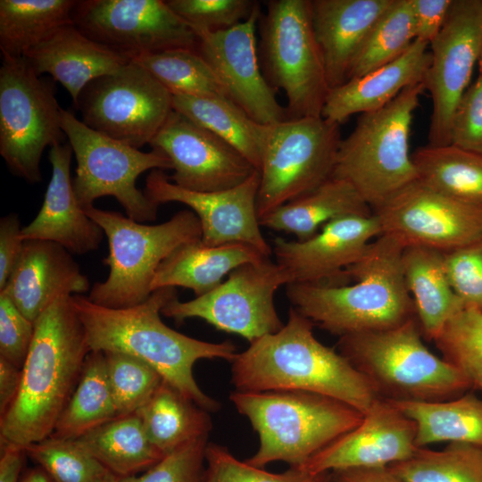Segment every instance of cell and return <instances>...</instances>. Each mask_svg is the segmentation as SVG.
I'll return each instance as SVG.
<instances>
[{"label": "cell", "mask_w": 482, "mask_h": 482, "mask_svg": "<svg viewBox=\"0 0 482 482\" xmlns=\"http://www.w3.org/2000/svg\"><path fill=\"white\" fill-rule=\"evenodd\" d=\"M72 21L91 39L130 59L198 46L190 26L162 0H80Z\"/></svg>", "instance_id": "obj_15"}, {"label": "cell", "mask_w": 482, "mask_h": 482, "mask_svg": "<svg viewBox=\"0 0 482 482\" xmlns=\"http://www.w3.org/2000/svg\"><path fill=\"white\" fill-rule=\"evenodd\" d=\"M71 297L35 322L18 394L0 417V444L25 448L49 437L79 380L90 350Z\"/></svg>", "instance_id": "obj_3"}, {"label": "cell", "mask_w": 482, "mask_h": 482, "mask_svg": "<svg viewBox=\"0 0 482 482\" xmlns=\"http://www.w3.org/2000/svg\"><path fill=\"white\" fill-rule=\"evenodd\" d=\"M23 57L37 74H49L61 83L73 104L88 83L116 72L131 61L91 39L73 22L59 28Z\"/></svg>", "instance_id": "obj_26"}, {"label": "cell", "mask_w": 482, "mask_h": 482, "mask_svg": "<svg viewBox=\"0 0 482 482\" xmlns=\"http://www.w3.org/2000/svg\"><path fill=\"white\" fill-rule=\"evenodd\" d=\"M74 0H1L2 55L23 57L59 28L71 23Z\"/></svg>", "instance_id": "obj_35"}, {"label": "cell", "mask_w": 482, "mask_h": 482, "mask_svg": "<svg viewBox=\"0 0 482 482\" xmlns=\"http://www.w3.org/2000/svg\"><path fill=\"white\" fill-rule=\"evenodd\" d=\"M21 380V370L0 357V417L14 401Z\"/></svg>", "instance_id": "obj_52"}, {"label": "cell", "mask_w": 482, "mask_h": 482, "mask_svg": "<svg viewBox=\"0 0 482 482\" xmlns=\"http://www.w3.org/2000/svg\"><path fill=\"white\" fill-rule=\"evenodd\" d=\"M262 73L287 96V119L321 116L329 91L311 0H270L259 19Z\"/></svg>", "instance_id": "obj_9"}, {"label": "cell", "mask_w": 482, "mask_h": 482, "mask_svg": "<svg viewBox=\"0 0 482 482\" xmlns=\"http://www.w3.org/2000/svg\"><path fill=\"white\" fill-rule=\"evenodd\" d=\"M390 402L414 421L418 447L440 442L482 447V398L474 394L445 401Z\"/></svg>", "instance_id": "obj_32"}, {"label": "cell", "mask_w": 482, "mask_h": 482, "mask_svg": "<svg viewBox=\"0 0 482 482\" xmlns=\"http://www.w3.org/2000/svg\"><path fill=\"white\" fill-rule=\"evenodd\" d=\"M434 341L443 358L464 374L471 388L482 391V311L464 307Z\"/></svg>", "instance_id": "obj_41"}, {"label": "cell", "mask_w": 482, "mask_h": 482, "mask_svg": "<svg viewBox=\"0 0 482 482\" xmlns=\"http://www.w3.org/2000/svg\"><path fill=\"white\" fill-rule=\"evenodd\" d=\"M104 353L117 416L135 413L153 396L162 383V377L137 357L115 352Z\"/></svg>", "instance_id": "obj_43"}, {"label": "cell", "mask_w": 482, "mask_h": 482, "mask_svg": "<svg viewBox=\"0 0 482 482\" xmlns=\"http://www.w3.org/2000/svg\"><path fill=\"white\" fill-rule=\"evenodd\" d=\"M417 448L414 421L390 401L378 397L357 427L328 445L299 469L319 475L387 467L407 460Z\"/></svg>", "instance_id": "obj_22"}, {"label": "cell", "mask_w": 482, "mask_h": 482, "mask_svg": "<svg viewBox=\"0 0 482 482\" xmlns=\"http://www.w3.org/2000/svg\"><path fill=\"white\" fill-rule=\"evenodd\" d=\"M450 144L482 155V76L479 74L456 108Z\"/></svg>", "instance_id": "obj_49"}, {"label": "cell", "mask_w": 482, "mask_h": 482, "mask_svg": "<svg viewBox=\"0 0 482 482\" xmlns=\"http://www.w3.org/2000/svg\"><path fill=\"white\" fill-rule=\"evenodd\" d=\"M403 248L395 238L381 234L346 269L354 283H289L287 296L313 324L340 337L399 326L416 317L403 274Z\"/></svg>", "instance_id": "obj_4"}, {"label": "cell", "mask_w": 482, "mask_h": 482, "mask_svg": "<svg viewBox=\"0 0 482 482\" xmlns=\"http://www.w3.org/2000/svg\"><path fill=\"white\" fill-rule=\"evenodd\" d=\"M75 440L119 478L147 470L165 456L151 442L136 413L118 417Z\"/></svg>", "instance_id": "obj_33"}, {"label": "cell", "mask_w": 482, "mask_h": 482, "mask_svg": "<svg viewBox=\"0 0 482 482\" xmlns=\"http://www.w3.org/2000/svg\"><path fill=\"white\" fill-rule=\"evenodd\" d=\"M292 283L288 273L270 258L232 270L213 290L187 302L170 301L161 313L182 323L202 319L216 329L240 336L249 343L278 332L281 321L274 303L277 290Z\"/></svg>", "instance_id": "obj_13"}, {"label": "cell", "mask_w": 482, "mask_h": 482, "mask_svg": "<svg viewBox=\"0 0 482 482\" xmlns=\"http://www.w3.org/2000/svg\"><path fill=\"white\" fill-rule=\"evenodd\" d=\"M135 413L151 442L164 455L208 437L212 428L209 411L164 380Z\"/></svg>", "instance_id": "obj_31"}, {"label": "cell", "mask_w": 482, "mask_h": 482, "mask_svg": "<svg viewBox=\"0 0 482 482\" xmlns=\"http://www.w3.org/2000/svg\"><path fill=\"white\" fill-rule=\"evenodd\" d=\"M257 3L244 21L222 30L193 29L197 50L213 70L228 98L254 121L269 125L287 119L261 67L255 30L261 16Z\"/></svg>", "instance_id": "obj_18"}, {"label": "cell", "mask_w": 482, "mask_h": 482, "mask_svg": "<svg viewBox=\"0 0 482 482\" xmlns=\"http://www.w3.org/2000/svg\"><path fill=\"white\" fill-rule=\"evenodd\" d=\"M72 154L69 143L50 148L51 179L37 215L21 229V237L54 242L81 255L98 249L104 233L77 201L71 177Z\"/></svg>", "instance_id": "obj_24"}, {"label": "cell", "mask_w": 482, "mask_h": 482, "mask_svg": "<svg viewBox=\"0 0 482 482\" xmlns=\"http://www.w3.org/2000/svg\"><path fill=\"white\" fill-rule=\"evenodd\" d=\"M21 229L19 216L14 212L0 220V290L5 287L21 254L24 245Z\"/></svg>", "instance_id": "obj_51"}, {"label": "cell", "mask_w": 482, "mask_h": 482, "mask_svg": "<svg viewBox=\"0 0 482 482\" xmlns=\"http://www.w3.org/2000/svg\"><path fill=\"white\" fill-rule=\"evenodd\" d=\"M61 125L77 162L72 185L79 204L85 210L96 199L111 195L133 220H154L159 205L136 187V181L148 170H172L170 160L156 150L142 152L99 133L63 108Z\"/></svg>", "instance_id": "obj_12"}, {"label": "cell", "mask_w": 482, "mask_h": 482, "mask_svg": "<svg viewBox=\"0 0 482 482\" xmlns=\"http://www.w3.org/2000/svg\"><path fill=\"white\" fill-rule=\"evenodd\" d=\"M118 418L103 352H90L79 380L50 436L75 440Z\"/></svg>", "instance_id": "obj_36"}, {"label": "cell", "mask_w": 482, "mask_h": 482, "mask_svg": "<svg viewBox=\"0 0 482 482\" xmlns=\"http://www.w3.org/2000/svg\"><path fill=\"white\" fill-rule=\"evenodd\" d=\"M331 473L313 475L299 468L271 473L237 460L226 448L208 443L204 482H330Z\"/></svg>", "instance_id": "obj_44"}, {"label": "cell", "mask_w": 482, "mask_h": 482, "mask_svg": "<svg viewBox=\"0 0 482 482\" xmlns=\"http://www.w3.org/2000/svg\"><path fill=\"white\" fill-rule=\"evenodd\" d=\"M415 39L411 0H394L364 40L353 62L348 79L393 62Z\"/></svg>", "instance_id": "obj_40"}, {"label": "cell", "mask_w": 482, "mask_h": 482, "mask_svg": "<svg viewBox=\"0 0 482 482\" xmlns=\"http://www.w3.org/2000/svg\"><path fill=\"white\" fill-rule=\"evenodd\" d=\"M229 400L258 434V450L245 461L259 468L276 461L301 468L363 418L343 402L303 391L235 390Z\"/></svg>", "instance_id": "obj_5"}, {"label": "cell", "mask_w": 482, "mask_h": 482, "mask_svg": "<svg viewBox=\"0 0 482 482\" xmlns=\"http://www.w3.org/2000/svg\"><path fill=\"white\" fill-rule=\"evenodd\" d=\"M429 51L423 81L432 100L428 144L446 145L453 117L482 54V0H453Z\"/></svg>", "instance_id": "obj_16"}, {"label": "cell", "mask_w": 482, "mask_h": 482, "mask_svg": "<svg viewBox=\"0 0 482 482\" xmlns=\"http://www.w3.org/2000/svg\"><path fill=\"white\" fill-rule=\"evenodd\" d=\"M340 125L322 116L265 125L256 209L259 220L332 178Z\"/></svg>", "instance_id": "obj_10"}, {"label": "cell", "mask_w": 482, "mask_h": 482, "mask_svg": "<svg viewBox=\"0 0 482 482\" xmlns=\"http://www.w3.org/2000/svg\"><path fill=\"white\" fill-rule=\"evenodd\" d=\"M176 287L154 290L144 303L128 308H108L87 296L71 295L72 305L84 327L90 352H115L137 357L155 369L163 380L207 411L220 403L207 395L193 375L201 359L232 362L237 346L231 341L211 343L181 334L161 319L162 309L177 298Z\"/></svg>", "instance_id": "obj_1"}, {"label": "cell", "mask_w": 482, "mask_h": 482, "mask_svg": "<svg viewBox=\"0 0 482 482\" xmlns=\"http://www.w3.org/2000/svg\"><path fill=\"white\" fill-rule=\"evenodd\" d=\"M331 476L334 482H403L388 466L338 470Z\"/></svg>", "instance_id": "obj_53"}, {"label": "cell", "mask_w": 482, "mask_h": 482, "mask_svg": "<svg viewBox=\"0 0 482 482\" xmlns=\"http://www.w3.org/2000/svg\"><path fill=\"white\" fill-rule=\"evenodd\" d=\"M35 332V323L27 319L10 298L0 292V357L22 369Z\"/></svg>", "instance_id": "obj_48"}, {"label": "cell", "mask_w": 482, "mask_h": 482, "mask_svg": "<svg viewBox=\"0 0 482 482\" xmlns=\"http://www.w3.org/2000/svg\"><path fill=\"white\" fill-rule=\"evenodd\" d=\"M107 237V278L96 282L88 299L98 305L120 309L144 303L161 263L180 245L200 240L202 229L191 210H182L169 220L146 225L120 212L96 208L84 210Z\"/></svg>", "instance_id": "obj_8"}, {"label": "cell", "mask_w": 482, "mask_h": 482, "mask_svg": "<svg viewBox=\"0 0 482 482\" xmlns=\"http://www.w3.org/2000/svg\"><path fill=\"white\" fill-rule=\"evenodd\" d=\"M265 258L270 257L246 244L208 246L201 239L189 242L178 247L161 263L152 290L182 287L200 296L216 288L238 266Z\"/></svg>", "instance_id": "obj_28"}, {"label": "cell", "mask_w": 482, "mask_h": 482, "mask_svg": "<svg viewBox=\"0 0 482 482\" xmlns=\"http://www.w3.org/2000/svg\"><path fill=\"white\" fill-rule=\"evenodd\" d=\"M75 108L88 128L139 149L173 111L172 94L134 61L88 83Z\"/></svg>", "instance_id": "obj_14"}, {"label": "cell", "mask_w": 482, "mask_h": 482, "mask_svg": "<svg viewBox=\"0 0 482 482\" xmlns=\"http://www.w3.org/2000/svg\"><path fill=\"white\" fill-rule=\"evenodd\" d=\"M89 287L87 278L67 249L50 241L27 240L0 292L35 323L58 299L84 294Z\"/></svg>", "instance_id": "obj_23"}, {"label": "cell", "mask_w": 482, "mask_h": 482, "mask_svg": "<svg viewBox=\"0 0 482 482\" xmlns=\"http://www.w3.org/2000/svg\"><path fill=\"white\" fill-rule=\"evenodd\" d=\"M388 468L403 482H482V447L449 443L443 450L418 447Z\"/></svg>", "instance_id": "obj_39"}, {"label": "cell", "mask_w": 482, "mask_h": 482, "mask_svg": "<svg viewBox=\"0 0 482 482\" xmlns=\"http://www.w3.org/2000/svg\"><path fill=\"white\" fill-rule=\"evenodd\" d=\"M172 95L227 97L212 67L197 49L174 48L131 59Z\"/></svg>", "instance_id": "obj_38"}, {"label": "cell", "mask_w": 482, "mask_h": 482, "mask_svg": "<svg viewBox=\"0 0 482 482\" xmlns=\"http://www.w3.org/2000/svg\"><path fill=\"white\" fill-rule=\"evenodd\" d=\"M425 85H411L384 107L361 114L342 138L332 177L352 185L375 209L419 179L410 132Z\"/></svg>", "instance_id": "obj_7"}, {"label": "cell", "mask_w": 482, "mask_h": 482, "mask_svg": "<svg viewBox=\"0 0 482 482\" xmlns=\"http://www.w3.org/2000/svg\"><path fill=\"white\" fill-rule=\"evenodd\" d=\"M380 235L374 213L353 215L325 224L304 241L278 237L271 248L276 262L288 273L292 283L337 286L350 281L346 269Z\"/></svg>", "instance_id": "obj_21"}, {"label": "cell", "mask_w": 482, "mask_h": 482, "mask_svg": "<svg viewBox=\"0 0 482 482\" xmlns=\"http://www.w3.org/2000/svg\"><path fill=\"white\" fill-rule=\"evenodd\" d=\"M1 445L0 482H20L25 459V448L11 444Z\"/></svg>", "instance_id": "obj_54"}, {"label": "cell", "mask_w": 482, "mask_h": 482, "mask_svg": "<svg viewBox=\"0 0 482 482\" xmlns=\"http://www.w3.org/2000/svg\"><path fill=\"white\" fill-rule=\"evenodd\" d=\"M208 437L191 442L141 475L120 478V482H204Z\"/></svg>", "instance_id": "obj_47"}, {"label": "cell", "mask_w": 482, "mask_h": 482, "mask_svg": "<svg viewBox=\"0 0 482 482\" xmlns=\"http://www.w3.org/2000/svg\"><path fill=\"white\" fill-rule=\"evenodd\" d=\"M260 180V172L256 170L234 187L195 192L175 185L163 170H153L145 179L144 192L157 205L169 202L187 205L200 221L204 245L242 243L270 257L272 248L262 234L256 209Z\"/></svg>", "instance_id": "obj_19"}, {"label": "cell", "mask_w": 482, "mask_h": 482, "mask_svg": "<svg viewBox=\"0 0 482 482\" xmlns=\"http://www.w3.org/2000/svg\"><path fill=\"white\" fill-rule=\"evenodd\" d=\"M478 64V69H479V73L478 74L482 76V54H481V55L479 57Z\"/></svg>", "instance_id": "obj_57"}, {"label": "cell", "mask_w": 482, "mask_h": 482, "mask_svg": "<svg viewBox=\"0 0 482 482\" xmlns=\"http://www.w3.org/2000/svg\"><path fill=\"white\" fill-rule=\"evenodd\" d=\"M417 317L392 328L341 337L339 353L388 401H445L471 388L464 374L422 341Z\"/></svg>", "instance_id": "obj_6"}, {"label": "cell", "mask_w": 482, "mask_h": 482, "mask_svg": "<svg viewBox=\"0 0 482 482\" xmlns=\"http://www.w3.org/2000/svg\"><path fill=\"white\" fill-rule=\"evenodd\" d=\"M402 268L422 335L434 341L449 320L464 308L448 281L444 252L421 245L405 246Z\"/></svg>", "instance_id": "obj_29"}, {"label": "cell", "mask_w": 482, "mask_h": 482, "mask_svg": "<svg viewBox=\"0 0 482 482\" xmlns=\"http://www.w3.org/2000/svg\"><path fill=\"white\" fill-rule=\"evenodd\" d=\"M62 107L53 81L24 57L2 55L0 67V155L10 171L30 184L42 181L46 146L64 143Z\"/></svg>", "instance_id": "obj_11"}, {"label": "cell", "mask_w": 482, "mask_h": 482, "mask_svg": "<svg viewBox=\"0 0 482 482\" xmlns=\"http://www.w3.org/2000/svg\"><path fill=\"white\" fill-rule=\"evenodd\" d=\"M25 451L54 482H106L113 475L76 440L49 436Z\"/></svg>", "instance_id": "obj_42"}, {"label": "cell", "mask_w": 482, "mask_h": 482, "mask_svg": "<svg viewBox=\"0 0 482 482\" xmlns=\"http://www.w3.org/2000/svg\"><path fill=\"white\" fill-rule=\"evenodd\" d=\"M106 482H120V478L116 476H111Z\"/></svg>", "instance_id": "obj_56"}, {"label": "cell", "mask_w": 482, "mask_h": 482, "mask_svg": "<svg viewBox=\"0 0 482 482\" xmlns=\"http://www.w3.org/2000/svg\"><path fill=\"white\" fill-rule=\"evenodd\" d=\"M20 482H54L39 466L29 469L21 477Z\"/></svg>", "instance_id": "obj_55"}, {"label": "cell", "mask_w": 482, "mask_h": 482, "mask_svg": "<svg viewBox=\"0 0 482 482\" xmlns=\"http://www.w3.org/2000/svg\"><path fill=\"white\" fill-rule=\"evenodd\" d=\"M448 281L464 307L482 311V238L444 252Z\"/></svg>", "instance_id": "obj_46"}, {"label": "cell", "mask_w": 482, "mask_h": 482, "mask_svg": "<svg viewBox=\"0 0 482 482\" xmlns=\"http://www.w3.org/2000/svg\"><path fill=\"white\" fill-rule=\"evenodd\" d=\"M419 179L438 191L482 209V155L453 145H426L412 154Z\"/></svg>", "instance_id": "obj_37"}, {"label": "cell", "mask_w": 482, "mask_h": 482, "mask_svg": "<svg viewBox=\"0 0 482 482\" xmlns=\"http://www.w3.org/2000/svg\"><path fill=\"white\" fill-rule=\"evenodd\" d=\"M429 44L415 39L397 59L330 89L321 116L339 125L356 113L380 109L406 87L424 81Z\"/></svg>", "instance_id": "obj_27"}, {"label": "cell", "mask_w": 482, "mask_h": 482, "mask_svg": "<svg viewBox=\"0 0 482 482\" xmlns=\"http://www.w3.org/2000/svg\"><path fill=\"white\" fill-rule=\"evenodd\" d=\"M372 213L371 207L352 185L332 177L312 192L273 210L260 220V225L304 241L334 220Z\"/></svg>", "instance_id": "obj_30"}, {"label": "cell", "mask_w": 482, "mask_h": 482, "mask_svg": "<svg viewBox=\"0 0 482 482\" xmlns=\"http://www.w3.org/2000/svg\"><path fill=\"white\" fill-rule=\"evenodd\" d=\"M149 145L171 162L170 180L190 191L229 189L256 170L232 145L174 110Z\"/></svg>", "instance_id": "obj_20"}, {"label": "cell", "mask_w": 482, "mask_h": 482, "mask_svg": "<svg viewBox=\"0 0 482 482\" xmlns=\"http://www.w3.org/2000/svg\"><path fill=\"white\" fill-rule=\"evenodd\" d=\"M453 0H411L416 39L428 44L438 35Z\"/></svg>", "instance_id": "obj_50"}, {"label": "cell", "mask_w": 482, "mask_h": 482, "mask_svg": "<svg viewBox=\"0 0 482 482\" xmlns=\"http://www.w3.org/2000/svg\"><path fill=\"white\" fill-rule=\"evenodd\" d=\"M170 9L192 29H229L246 20L257 2L251 0H167Z\"/></svg>", "instance_id": "obj_45"}, {"label": "cell", "mask_w": 482, "mask_h": 482, "mask_svg": "<svg viewBox=\"0 0 482 482\" xmlns=\"http://www.w3.org/2000/svg\"><path fill=\"white\" fill-rule=\"evenodd\" d=\"M173 110L237 149L259 170L265 125L227 97L172 95Z\"/></svg>", "instance_id": "obj_34"}, {"label": "cell", "mask_w": 482, "mask_h": 482, "mask_svg": "<svg viewBox=\"0 0 482 482\" xmlns=\"http://www.w3.org/2000/svg\"><path fill=\"white\" fill-rule=\"evenodd\" d=\"M381 234L405 246L451 251L482 238V209L458 201L420 179L372 210Z\"/></svg>", "instance_id": "obj_17"}, {"label": "cell", "mask_w": 482, "mask_h": 482, "mask_svg": "<svg viewBox=\"0 0 482 482\" xmlns=\"http://www.w3.org/2000/svg\"><path fill=\"white\" fill-rule=\"evenodd\" d=\"M330 482H334V480L332 479V476H331V481Z\"/></svg>", "instance_id": "obj_58"}, {"label": "cell", "mask_w": 482, "mask_h": 482, "mask_svg": "<svg viewBox=\"0 0 482 482\" xmlns=\"http://www.w3.org/2000/svg\"><path fill=\"white\" fill-rule=\"evenodd\" d=\"M313 323L291 306L287 321L231 362L237 391H303L331 397L364 414L378 398L365 377L340 353L320 343Z\"/></svg>", "instance_id": "obj_2"}, {"label": "cell", "mask_w": 482, "mask_h": 482, "mask_svg": "<svg viewBox=\"0 0 482 482\" xmlns=\"http://www.w3.org/2000/svg\"><path fill=\"white\" fill-rule=\"evenodd\" d=\"M394 0H312L314 34L329 90L348 80L353 62L370 31Z\"/></svg>", "instance_id": "obj_25"}]
</instances>
